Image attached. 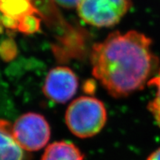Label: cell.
Segmentation results:
<instances>
[{
  "mask_svg": "<svg viewBox=\"0 0 160 160\" xmlns=\"http://www.w3.org/2000/svg\"><path fill=\"white\" fill-rule=\"evenodd\" d=\"M108 119L105 106L91 97H80L70 104L65 112V123L76 137L86 139L97 135Z\"/></svg>",
  "mask_w": 160,
  "mask_h": 160,
  "instance_id": "obj_2",
  "label": "cell"
},
{
  "mask_svg": "<svg viewBox=\"0 0 160 160\" xmlns=\"http://www.w3.org/2000/svg\"><path fill=\"white\" fill-rule=\"evenodd\" d=\"M0 24L10 30H18L19 20L2 14L0 17Z\"/></svg>",
  "mask_w": 160,
  "mask_h": 160,
  "instance_id": "obj_12",
  "label": "cell"
},
{
  "mask_svg": "<svg viewBox=\"0 0 160 160\" xmlns=\"http://www.w3.org/2000/svg\"><path fill=\"white\" fill-rule=\"evenodd\" d=\"M152 44L151 38L137 31L110 33L92 48V74L117 99L143 89L160 67Z\"/></svg>",
  "mask_w": 160,
  "mask_h": 160,
  "instance_id": "obj_1",
  "label": "cell"
},
{
  "mask_svg": "<svg viewBox=\"0 0 160 160\" xmlns=\"http://www.w3.org/2000/svg\"><path fill=\"white\" fill-rule=\"evenodd\" d=\"M148 86L157 88L154 98L148 104V110L153 116L156 123L160 127V67L157 74L148 82Z\"/></svg>",
  "mask_w": 160,
  "mask_h": 160,
  "instance_id": "obj_9",
  "label": "cell"
},
{
  "mask_svg": "<svg viewBox=\"0 0 160 160\" xmlns=\"http://www.w3.org/2000/svg\"><path fill=\"white\" fill-rule=\"evenodd\" d=\"M95 89V84L94 82L92 81V80H88L87 82H85V85H84V90L87 93H91L92 92L94 91Z\"/></svg>",
  "mask_w": 160,
  "mask_h": 160,
  "instance_id": "obj_14",
  "label": "cell"
},
{
  "mask_svg": "<svg viewBox=\"0 0 160 160\" xmlns=\"http://www.w3.org/2000/svg\"><path fill=\"white\" fill-rule=\"evenodd\" d=\"M11 125L0 120V160H25V151L13 137Z\"/></svg>",
  "mask_w": 160,
  "mask_h": 160,
  "instance_id": "obj_6",
  "label": "cell"
},
{
  "mask_svg": "<svg viewBox=\"0 0 160 160\" xmlns=\"http://www.w3.org/2000/svg\"><path fill=\"white\" fill-rule=\"evenodd\" d=\"M78 85V78L71 69L57 67L48 73L42 92L48 99L54 102L65 103L76 94Z\"/></svg>",
  "mask_w": 160,
  "mask_h": 160,
  "instance_id": "obj_5",
  "label": "cell"
},
{
  "mask_svg": "<svg viewBox=\"0 0 160 160\" xmlns=\"http://www.w3.org/2000/svg\"><path fill=\"white\" fill-rule=\"evenodd\" d=\"M58 5L62 6L64 8H71L77 6L80 2V0H53Z\"/></svg>",
  "mask_w": 160,
  "mask_h": 160,
  "instance_id": "obj_13",
  "label": "cell"
},
{
  "mask_svg": "<svg viewBox=\"0 0 160 160\" xmlns=\"http://www.w3.org/2000/svg\"><path fill=\"white\" fill-rule=\"evenodd\" d=\"M2 25H0V33H2Z\"/></svg>",
  "mask_w": 160,
  "mask_h": 160,
  "instance_id": "obj_16",
  "label": "cell"
},
{
  "mask_svg": "<svg viewBox=\"0 0 160 160\" xmlns=\"http://www.w3.org/2000/svg\"><path fill=\"white\" fill-rule=\"evenodd\" d=\"M17 53V46L11 39H7L0 44V57L6 62L13 59Z\"/></svg>",
  "mask_w": 160,
  "mask_h": 160,
  "instance_id": "obj_11",
  "label": "cell"
},
{
  "mask_svg": "<svg viewBox=\"0 0 160 160\" xmlns=\"http://www.w3.org/2000/svg\"><path fill=\"white\" fill-rule=\"evenodd\" d=\"M40 23L41 19L36 17V14L27 15L19 20L18 30L25 34H32L39 31Z\"/></svg>",
  "mask_w": 160,
  "mask_h": 160,
  "instance_id": "obj_10",
  "label": "cell"
},
{
  "mask_svg": "<svg viewBox=\"0 0 160 160\" xmlns=\"http://www.w3.org/2000/svg\"><path fill=\"white\" fill-rule=\"evenodd\" d=\"M0 12L19 20L30 14H39L31 0H0Z\"/></svg>",
  "mask_w": 160,
  "mask_h": 160,
  "instance_id": "obj_8",
  "label": "cell"
},
{
  "mask_svg": "<svg viewBox=\"0 0 160 160\" xmlns=\"http://www.w3.org/2000/svg\"><path fill=\"white\" fill-rule=\"evenodd\" d=\"M41 160H84V154L71 142L63 140L48 145Z\"/></svg>",
  "mask_w": 160,
  "mask_h": 160,
  "instance_id": "obj_7",
  "label": "cell"
},
{
  "mask_svg": "<svg viewBox=\"0 0 160 160\" xmlns=\"http://www.w3.org/2000/svg\"><path fill=\"white\" fill-rule=\"evenodd\" d=\"M147 160H160V148L152 152L147 158Z\"/></svg>",
  "mask_w": 160,
  "mask_h": 160,
  "instance_id": "obj_15",
  "label": "cell"
},
{
  "mask_svg": "<svg viewBox=\"0 0 160 160\" xmlns=\"http://www.w3.org/2000/svg\"><path fill=\"white\" fill-rule=\"evenodd\" d=\"M132 7V0H80L79 17L90 25L108 28L117 25Z\"/></svg>",
  "mask_w": 160,
  "mask_h": 160,
  "instance_id": "obj_3",
  "label": "cell"
},
{
  "mask_svg": "<svg viewBox=\"0 0 160 160\" xmlns=\"http://www.w3.org/2000/svg\"><path fill=\"white\" fill-rule=\"evenodd\" d=\"M15 141L25 151H37L45 148L51 138V127L42 115L29 112L22 114L11 126Z\"/></svg>",
  "mask_w": 160,
  "mask_h": 160,
  "instance_id": "obj_4",
  "label": "cell"
}]
</instances>
